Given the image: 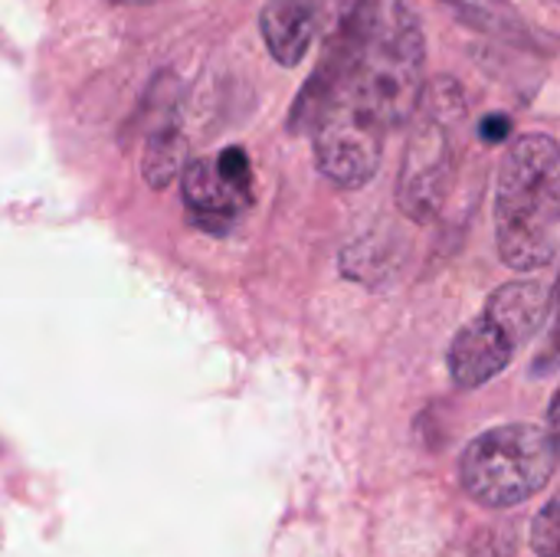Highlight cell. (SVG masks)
<instances>
[{
	"label": "cell",
	"mask_w": 560,
	"mask_h": 557,
	"mask_svg": "<svg viewBox=\"0 0 560 557\" xmlns=\"http://www.w3.org/2000/svg\"><path fill=\"white\" fill-rule=\"evenodd\" d=\"M495 240L505 266L535 272L560 240V151L551 135H518L499 167Z\"/></svg>",
	"instance_id": "cell-1"
},
{
	"label": "cell",
	"mask_w": 560,
	"mask_h": 557,
	"mask_svg": "<svg viewBox=\"0 0 560 557\" xmlns=\"http://www.w3.org/2000/svg\"><path fill=\"white\" fill-rule=\"evenodd\" d=\"M423 30L404 0H368L358 39L341 79L387 121L400 128L423 95Z\"/></svg>",
	"instance_id": "cell-2"
},
{
	"label": "cell",
	"mask_w": 560,
	"mask_h": 557,
	"mask_svg": "<svg viewBox=\"0 0 560 557\" xmlns=\"http://www.w3.org/2000/svg\"><path fill=\"white\" fill-rule=\"evenodd\" d=\"M558 437L532 423H509L476 437L459 463L463 489L486 509H515L551 483Z\"/></svg>",
	"instance_id": "cell-3"
},
{
	"label": "cell",
	"mask_w": 560,
	"mask_h": 557,
	"mask_svg": "<svg viewBox=\"0 0 560 557\" xmlns=\"http://www.w3.org/2000/svg\"><path fill=\"white\" fill-rule=\"evenodd\" d=\"M420 102L423 105L417 108L423 112L413 125V135L404 154V167L397 181V204L413 223H430L446 200V187L453 177L450 125L463 118L466 98L456 82L440 79L430 92L423 89Z\"/></svg>",
	"instance_id": "cell-4"
},
{
	"label": "cell",
	"mask_w": 560,
	"mask_h": 557,
	"mask_svg": "<svg viewBox=\"0 0 560 557\" xmlns=\"http://www.w3.org/2000/svg\"><path fill=\"white\" fill-rule=\"evenodd\" d=\"M315 158L325 177L341 187H364L384 154L387 121L338 76L322 112L312 121Z\"/></svg>",
	"instance_id": "cell-5"
},
{
	"label": "cell",
	"mask_w": 560,
	"mask_h": 557,
	"mask_svg": "<svg viewBox=\"0 0 560 557\" xmlns=\"http://www.w3.org/2000/svg\"><path fill=\"white\" fill-rule=\"evenodd\" d=\"M184 204H187L194 227H200L213 236H223L246 213L249 184L230 181L217 167L213 158H200V161H190L184 167Z\"/></svg>",
	"instance_id": "cell-6"
},
{
	"label": "cell",
	"mask_w": 560,
	"mask_h": 557,
	"mask_svg": "<svg viewBox=\"0 0 560 557\" xmlns=\"http://www.w3.org/2000/svg\"><path fill=\"white\" fill-rule=\"evenodd\" d=\"M515 351H518V345L509 338V332L495 318H489L482 312L479 318H472L453 338V345H450V378L463 391L482 387L512 364Z\"/></svg>",
	"instance_id": "cell-7"
},
{
	"label": "cell",
	"mask_w": 560,
	"mask_h": 557,
	"mask_svg": "<svg viewBox=\"0 0 560 557\" xmlns=\"http://www.w3.org/2000/svg\"><path fill=\"white\" fill-rule=\"evenodd\" d=\"M262 39L279 66H299L318 36L312 0H266L259 13Z\"/></svg>",
	"instance_id": "cell-8"
},
{
	"label": "cell",
	"mask_w": 560,
	"mask_h": 557,
	"mask_svg": "<svg viewBox=\"0 0 560 557\" xmlns=\"http://www.w3.org/2000/svg\"><path fill=\"white\" fill-rule=\"evenodd\" d=\"M548 312H551V289L541 282H509L495 289L486 302V315L495 318L518 348L535 338Z\"/></svg>",
	"instance_id": "cell-9"
},
{
	"label": "cell",
	"mask_w": 560,
	"mask_h": 557,
	"mask_svg": "<svg viewBox=\"0 0 560 557\" xmlns=\"http://www.w3.org/2000/svg\"><path fill=\"white\" fill-rule=\"evenodd\" d=\"M184 167H187V138L180 135V125L174 118L171 121H161L148 135V144H144V154H141V177L154 190H161Z\"/></svg>",
	"instance_id": "cell-10"
},
{
	"label": "cell",
	"mask_w": 560,
	"mask_h": 557,
	"mask_svg": "<svg viewBox=\"0 0 560 557\" xmlns=\"http://www.w3.org/2000/svg\"><path fill=\"white\" fill-rule=\"evenodd\" d=\"M440 3L453 10L463 23H472L495 36H518L525 30L518 13L502 0H440Z\"/></svg>",
	"instance_id": "cell-11"
},
{
	"label": "cell",
	"mask_w": 560,
	"mask_h": 557,
	"mask_svg": "<svg viewBox=\"0 0 560 557\" xmlns=\"http://www.w3.org/2000/svg\"><path fill=\"white\" fill-rule=\"evenodd\" d=\"M558 502L551 499L541 515L535 519V529H532V545L538 557H558Z\"/></svg>",
	"instance_id": "cell-12"
},
{
	"label": "cell",
	"mask_w": 560,
	"mask_h": 557,
	"mask_svg": "<svg viewBox=\"0 0 560 557\" xmlns=\"http://www.w3.org/2000/svg\"><path fill=\"white\" fill-rule=\"evenodd\" d=\"M213 161H217V167H220L230 181L249 184L253 171H249V158H246L243 148H226V151H220V158H213Z\"/></svg>",
	"instance_id": "cell-13"
},
{
	"label": "cell",
	"mask_w": 560,
	"mask_h": 557,
	"mask_svg": "<svg viewBox=\"0 0 560 557\" xmlns=\"http://www.w3.org/2000/svg\"><path fill=\"white\" fill-rule=\"evenodd\" d=\"M479 135H482L489 144L509 141V135H512V121H509V115H489V118H482Z\"/></svg>",
	"instance_id": "cell-14"
},
{
	"label": "cell",
	"mask_w": 560,
	"mask_h": 557,
	"mask_svg": "<svg viewBox=\"0 0 560 557\" xmlns=\"http://www.w3.org/2000/svg\"><path fill=\"white\" fill-rule=\"evenodd\" d=\"M108 3H121V7H141V3H161V0H108Z\"/></svg>",
	"instance_id": "cell-15"
}]
</instances>
